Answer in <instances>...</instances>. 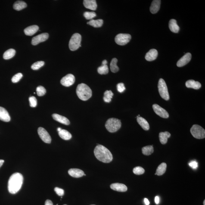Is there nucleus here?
Returning a JSON list of instances; mask_svg holds the SVG:
<instances>
[{"label":"nucleus","mask_w":205,"mask_h":205,"mask_svg":"<svg viewBox=\"0 0 205 205\" xmlns=\"http://www.w3.org/2000/svg\"><path fill=\"white\" fill-rule=\"evenodd\" d=\"M117 59L116 58L113 59L110 63L111 70L113 73H116L119 71V68L117 66Z\"/></svg>","instance_id":"obj_31"},{"label":"nucleus","mask_w":205,"mask_h":205,"mask_svg":"<svg viewBox=\"0 0 205 205\" xmlns=\"http://www.w3.org/2000/svg\"></svg>","instance_id":"obj_53"},{"label":"nucleus","mask_w":205,"mask_h":205,"mask_svg":"<svg viewBox=\"0 0 205 205\" xmlns=\"http://www.w3.org/2000/svg\"><path fill=\"white\" fill-rule=\"evenodd\" d=\"M107 60H104L102 62V65H107Z\"/></svg>","instance_id":"obj_47"},{"label":"nucleus","mask_w":205,"mask_h":205,"mask_svg":"<svg viewBox=\"0 0 205 205\" xmlns=\"http://www.w3.org/2000/svg\"><path fill=\"white\" fill-rule=\"evenodd\" d=\"M83 4L85 8L92 10L97 9V5L95 0H85Z\"/></svg>","instance_id":"obj_18"},{"label":"nucleus","mask_w":205,"mask_h":205,"mask_svg":"<svg viewBox=\"0 0 205 205\" xmlns=\"http://www.w3.org/2000/svg\"><path fill=\"white\" fill-rule=\"evenodd\" d=\"M161 4L160 0H154L152 2L150 7V11L153 14H155L160 10Z\"/></svg>","instance_id":"obj_21"},{"label":"nucleus","mask_w":205,"mask_h":205,"mask_svg":"<svg viewBox=\"0 0 205 205\" xmlns=\"http://www.w3.org/2000/svg\"><path fill=\"white\" fill-rule=\"evenodd\" d=\"M153 110L156 114L163 118H168L169 117L168 113L164 109L158 104H154L152 106Z\"/></svg>","instance_id":"obj_11"},{"label":"nucleus","mask_w":205,"mask_h":205,"mask_svg":"<svg viewBox=\"0 0 205 205\" xmlns=\"http://www.w3.org/2000/svg\"><path fill=\"white\" fill-rule=\"evenodd\" d=\"M167 165L165 163H163L159 165L156 170V174L158 175H163L166 172Z\"/></svg>","instance_id":"obj_30"},{"label":"nucleus","mask_w":205,"mask_h":205,"mask_svg":"<svg viewBox=\"0 0 205 205\" xmlns=\"http://www.w3.org/2000/svg\"><path fill=\"white\" fill-rule=\"evenodd\" d=\"M104 21L101 19L97 20H92L87 23V24L91 25L92 27L95 28L100 27L102 26Z\"/></svg>","instance_id":"obj_27"},{"label":"nucleus","mask_w":205,"mask_h":205,"mask_svg":"<svg viewBox=\"0 0 205 205\" xmlns=\"http://www.w3.org/2000/svg\"><path fill=\"white\" fill-rule=\"evenodd\" d=\"M48 33L41 34L32 38L31 43L32 45H36L40 43L45 42L48 39Z\"/></svg>","instance_id":"obj_12"},{"label":"nucleus","mask_w":205,"mask_h":205,"mask_svg":"<svg viewBox=\"0 0 205 205\" xmlns=\"http://www.w3.org/2000/svg\"><path fill=\"white\" fill-rule=\"evenodd\" d=\"M155 201L156 204H158L159 203V197L157 196V197H155Z\"/></svg>","instance_id":"obj_45"},{"label":"nucleus","mask_w":205,"mask_h":205,"mask_svg":"<svg viewBox=\"0 0 205 205\" xmlns=\"http://www.w3.org/2000/svg\"><path fill=\"white\" fill-rule=\"evenodd\" d=\"M0 120L5 122H9L10 120V117L8 111L2 107H0Z\"/></svg>","instance_id":"obj_19"},{"label":"nucleus","mask_w":205,"mask_h":205,"mask_svg":"<svg viewBox=\"0 0 205 205\" xmlns=\"http://www.w3.org/2000/svg\"><path fill=\"white\" fill-rule=\"evenodd\" d=\"M38 135L44 142L50 144L51 143V138L49 134L44 128L39 127L38 129Z\"/></svg>","instance_id":"obj_9"},{"label":"nucleus","mask_w":205,"mask_h":205,"mask_svg":"<svg viewBox=\"0 0 205 205\" xmlns=\"http://www.w3.org/2000/svg\"><path fill=\"white\" fill-rule=\"evenodd\" d=\"M94 154L98 160L104 163H109L113 159V155L108 149L101 145H98L95 147Z\"/></svg>","instance_id":"obj_2"},{"label":"nucleus","mask_w":205,"mask_h":205,"mask_svg":"<svg viewBox=\"0 0 205 205\" xmlns=\"http://www.w3.org/2000/svg\"><path fill=\"white\" fill-rule=\"evenodd\" d=\"M203 205H205V200H204V201H203Z\"/></svg>","instance_id":"obj_50"},{"label":"nucleus","mask_w":205,"mask_h":205,"mask_svg":"<svg viewBox=\"0 0 205 205\" xmlns=\"http://www.w3.org/2000/svg\"><path fill=\"white\" fill-rule=\"evenodd\" d=\"M98 72L100 75H106L108 73L109 69L108 66L107 65H102L99 67L98 69Z\"/></svg>","instance_id":"obj_34"},{"label":"nucleus","mask_w":205,"mask_h":205,"mask_svg":"<svg viewBox=\"0 0 205 205\" xmlns=\"http://www.w3.org/2000/svg\"><path fill=\"white\" fill-rule=\"evenodd\" d=\"M191 58V54L189 53H187L180 59L178 62L177 65L178 67H182L189 62Z\"/></svg>","instance_id":"obj_13"},{"label":"nucleus","mask_w":205,"mask_h":205,"mask_svg":"<svg viewBox=\"0 0 205 205\" xmlns=\"http://www.w3.org/2000/svg\"><path fill=\"white\" fill-rule=\"evenodd\" d=\"M75 81V76L71 74H69L62 78L60 81V83L63 86L69 87L73 85Z\"/></svg>","instance_id":"obj_10"},{"label":"nucleus","mask_w":205,"mask_h":205,"mask_svg":"<svg viewBox=\"0 0 205 205\" xmlns=\"http://www.w3.org/2000/svg\"><path fill=\"white\" fill-rule=\"evenodd\" d=\"M158 89L161 97L165 100H168L169 99V95L167 85L163 79H159Z\"/></svg>","instance_id":"obj_6"},{"label":"nucleus","mask_w":205,"mask_h":205,"mask_svg":"<svg viewBox=\"0 0 205 205\" xmlns=\"http://www.w3.org/2000/svg\"><path fill=\"white\" fill-rule=\"evenodd\" d=\"M158 53L157 50L151 49L147 53L145 56L146 59L148 61H152L157 59Z\"/></svg>","instance_id":"obj_16"},{"label":"nucleus","mask_w":205,"mask_h":205,"mask_svg":"<svg viewBox=\"0 0 205 205\" xmlns=\"http://www.w3.org/2000/svg\"><path fill=\"white\" fill-rule=\"evenodd\" d=\"M84 17L88 20H91L96 16V14L94 12H85L84 14Z\"/></svg>","instance_id":"obj_36"},{"label":"nucleus","mask_w":205,"mask_h":205,"mask_svg":"<svg viewBox=\"0 0 205 205\" xmlns=\"http://www.w3.org/2000/svg\"><path fill=\"white\" fill-rule=\"evenodd\" d=\"M66 205V204H64V205Z\"/></svg>","instance_id":"obj_52"},{"label":"nucleus","mask_w":205,"mask_h":205,"mask_svg":"<svg viewBox=\"0 0 205 205\" xmlns=\"http://www.w3.org/2000/svg\"><path fill=\"white\" fill-rule=\"evenodd\" d=\"M114 94L111 91H107L104 93V101L107 103H110L111 101Z\"/></svg>","instance_id":"obj_33"},{"label":"nucleus","mask_w":205,"mask_h":205,"mask_svg":"<svg viewBox=\"0 0 205 205\" xmlns=\"http://www.w3.org/2000/svg\"><path fill=\"white\" fill-rule=\"evenodd\" d=\"M121 127L120 120L114 118H111L107 120L105 123L106 129L108 132L114 133L117 132Z\"/></svg>","instance_id":"obj_4"},{"label":"nucleus","mask_w":205,"mask_h":205,"mask_svg":"<svg viewBox=\"0 0 205 205\" xmlns=\"http://www.w3.org/2000/svg\"><path fill=\"white\" fill-rule=\"evenodd\" d=\"M117 88L118 91L120 93L123 92L125 90L124 85L123 83L118 84L117 85Z\"/></svg>","instance_id":"obj_41"},{"label":"nucleus","mask_w":205,"mask_h":205,"mask_svg":"<svg viewBox=\"0 0 205 205\" xmlns=\"http://www.w3.org/2000/svg\"><path fill=\"white\" fill-rule=\"evenodd\" d=\"M4 160H0V168L2 166L3 164L4 163Z\"/></svg>","instance_id":"obj_48"},{"label":"nucleus","mask_w":205,"mask_h":205,"mask_svg":"<svg viewBox=\"0 0 205 205\" xmlns=\"http://www.w3.org/2000/svg\"><path fill=\"white\" fill-rule=\"evenodd\" d=\"M54 191L56 193L57 195L59 196H62L64 195V190L62 189L58 188V187H56L54 188Z\"/></svg>","instance_id":"obj_42"},{"label":"nucleus","mask_w":205,"mask_h":205,"mask_svg":"<svg viewBox=\"0 0 205 205\" xmlns=\"http://www.w3.org/2000/svg\"><path fill=\"white\" fill-rule=\"evenodd\" d=\"M142 153L144 155H149L153 152L154 150L152 146H148L143 147Z\"/></svg>","instance_id":"obj_32"},{"label":"nucleus","mask_w":205,"mask_h":205,"mask_svg":"<svg viewBox=\"0 0 205 205\" xmlns=\"http://www.w3.org/2000/svg\"><path fill=\"white\" fill-rule=\"evenodd\" d=\"M137 121L139 124L145 130H148L150 129L149 125L145 119L141 117H137Z\"/></svg>","instance_id":"obj_23"},{"label":"nucleus","mask_w":205,"mask_h":205,"mask_svg":"<svg viewBox=\"0 0 205 205\" xmlns=\"http://www.w3.org/2000/svg\"><path fill=\"white\" fill-rule=\"evenodd\" d=\"M45 64V62L43 61H40L36 62L31 66V68L33 70H37L42 67Z\"/></svg>","instance_id":"obj_35"},{"label":"nucleus","mask_w":205,"mask_h":205,"mask_svg":"<svg viewBox=\"0 0 205 205\" xmlns=\"http://www.w3.org/2000/svg\"><path fill=\"white\" fill-rule=\"evenodd\" d=\"M37 94L38 96H42L46 93V90L42 86H38L36 88Z\"/></svg>","instance_id":"obj_37"},{"label":"nucleus","mask_w":205,"mask_h":205,"mask_svg":"<svg viewBox=\"0 0 205 205\" xmlns=\"http://www.w3.org/2000/svg\"><path fill=\"white\" fill-rule=\"evenodd\" d=\"M27 7V4L26 3L23 1H16L14 3L13 7L14 10L17 11H20V10L26 8Z\"/></svg>","instance_id":"obj_26"},{"label":"nucleus","mask_w":205,"mask_h":205,"mask_svg":"<svg viewBox=\"0 0 205 205\" xmlns=\"http://www.w3.org/2000/svg\"><path fill=\"white\" fill-rule=\"evenodd\" d=\"M169 28L170 30L174 33H178L180 28L177 24V21L175 19H171L169 22Z\"/></svg>","instance_id":"obj_24"},{"label":"nucleus","mask_w":205,"mask_h":205,"mask_svg":"<svg viewBox=\"0 0 205 205\" xmlns=\"http://www.w3.org/2000/svg\"><path fill=\"white\" fill-rule=\"evenodd\" d=\"M111 189L119 192H125L127 190V187L124 184L120 183H114L110 185Z\"/></svg>","instance_id":"obj_15"},{"label":"nucleus","mask_w":205,"mask_h":205,"mask_svg":"<svg viewBox=\"0 0 205 205\" xmlns=\"http://www.w3.org/2000/svg\"><path fill=\"white\" fill-rule=\"evenodd\" d=\"M76 92L78 98L83 101L88 100L92 96V91L91 88L84 83H81L78 85Z\"/></svg>","instance_id":"obj_3"},{"label":"nucleus","mask_w":205,"mask_h":205,"mask_svg":"<svg viewBox=\"0 0 205 205\" xmlns=\"http://www.w3.org/2000/svg\"><path fill=\"white\" fill-rule=\"evenodd\" d=\"M16 53L15 50L13 49H10L7 50L4 53L3 58L5 60L9 59L12 58L15 55Z\"/></svg>","instance_id":"obj_29"},{"label":"nucleus","mask_w":205,"mask_h":205,"mask_svg":"<svg viewBox=\"0 0 205 205\" xmlns=\"http://www.w3.org/2000/svg\"><path fill=\"white\" fill-rule=\"evenodd\" d=\"M30 105L31 107H35L37 105V100L36 98L34 96H31L29 98Z\"/></svg>","instance_id":"obj_40"},{"label":"nucleus","mask_w":205,"mask_h":205,"mask_svg":"<svg viewBox=\"0 0 205 205\" xmlns=\"http://www.w3.org/2000/svg\"><path fill=\"white\" fill-rule=\"evenodd\" d=\"M23 177L21 174L16 172L10 176L8 182V188L10 194H16L21 188Z\"/></svg>","instance_id":"obj_1"},{"label":"nucleus","mask_w":205,"mask_h":205,"mask_svg":"<svg viewBox=\"0 0 205 205\" xmlns=\"http://www.w3.org/2000/svg\"><path fill=\"white\" fill-rule=\"evenodd\" d=\"M69 175L73 178H79L83 176L85 173L80 169L76 168L70 169L68 171Z\"/></svg>","instance_id":"obj_17"},{"label":"nucleus","mask_w":205,"mask_h":205,"mask_svg":"<svg viewBox=\"0 0 205 205\" xmlns=\"http://www.w3.org/2000/svg\"><path fill=\"white\" fill-rule=\"evenodd\" d=\"M52 117L54 120L63 124L69 125L70 124V121L67 118L61 116V115L57 114H54L52 115Z\"/></svg>","instance_id":"obj_14"},{"label":"nucleus","mask_w":205,"mask_h":205,"mask_svg":"<svg viewBox=\"0 0 205 205\" xmlns=\"http://www.w3.org/2000/svg\"><path fill=\"white\" fill-rule=\"evenodd\" d=\"M85 175H85H85H85Z\"/></svg>","instance_id":"obj_51"},{"label":"nucleus","mask_w":205,"mask_h":205,"mask_svg":"<svg viewBox=\"0 0 205 205\" xmlns=\"http://www.w3.org/2000/svg\"><path fill=\"white\" fill-rule=\"evenodd\" d=\"M171 136V134L168 132H160L159 133V139L162 144H165L167 143L168 138Z\"/></svg>","instance_id":"obj_25"},{"label":"nucleus","mask_w":205,"mask_h":205,"mask_svg":"<svg viewBox=\"0 0 205 205\" xmlns=\"http://www.w3.org/2000/svg\"><path fill=\"white\" fill-rule=\"evenodd\" d=\"M82 36L78 33H75L72 35L69 43V47L71 51H75L81 46Z\"/></svg>","instance_id":"obj_5"},{"label":"nucleus","mask_w":205,"mask_h":205,"mask_svg":"<svg viewBox=\"0 0 205 205\" xmlns=\"http://www.w3.org/2000/svg\"><path fill=\"white\" fill-rule=\"evenodd\" d=\"M45 205H53V204L51 200H48L45 201Z\"/></svg>","instance_id":"obj_44"},{"label":"nucleus","mask_w":205,"mask_h":205,"mask_svg":"<svg viewBox=\"0 0 205 205\" xmlns=\"http://www.w3.org/2000/svg\"><path fill=\"white\" fill-rule=\"evenodd\" d=\"M23 74L21 73H18L14 75L11 79L12 82L14 83H17L23 77Z\"/></svg>","instance_id":"obj_39"},{"label":"nucleus","mask_w":205,"mask_h":205,"mask_svg":"<svg viewBox=\"0 0 205 205\" xmlns=\"http://www.w3.org/2000/svg\"><path fill=\"white\" fill-rule=\"evenodd\" d=\"M190 132L194 138L202 139L205 138V130L201 126L198 125H194L192 127Z\"/></svg>","instance_id":"obj_7"},{"label":"nucleus","mask_w":205,"mask_h":205,"mask_svg":"<svg viewBox=\"0 0 205 205\" xmlns=\"http://www.w3.org/2000/svg\"><path fill=\"white\" fill-rule=\"evenodd\" d=\"M39 27L37 25H32L24 29V32L28 36H32L38 31Z\"/></svg>","instance_id":"obj_20"},{"label":"nucleus","mask_w":205,"mask_h":205,"mask_svg":"<svg viewBox=\"0 0 205 205\" xmlns=\"http://www.w3.org/2000/svg\"><path fill=\"white\" fill-rule=\"evenodd\" d=\"M62 129L60 128H58V129H57V130L58 131V132H60V131L62 130Z\"/></svg>","instance_id":"obj_49"},{"label":"nucleus","mask_w":205,"mask_h":205,"mask_svg":"<svg viewBox=\"0 0 205 205\" xmlns=\"http://www.w3.org/2000/svg\"><path fill=\"white\" fill-rule=\"evenodd\" d=\"M133 173L135 175H143L145 172V170L140 166L136 167L133 169Z\"/></svg>","instance_id":"obj_38"},{"label":"nucleus","mask_w":205,"mask_h":205,"mask_svg":"<svg viewBox=\"0 0 205 205\" xmlns=\"http://www.w3.org/2000/svg\"><path fill=\"white\" fill-rule=\"evenodd\" d=\"M144 203H145L146 205H149L150 204V202L149 201L148 199L145 198L144 200Z\"/></svg>","instance_id":"obj_46"},{"label":"nucleus","mask_w":205,"mask_h":205,"mask_svg":"<svg viewBox=\"0 0 205 205\" xmlns=\"http://www.w3.org/2000/svg\"><path fill=\"white\" fill-rule=\"evenodd\" d=\"M189 165L193 169H197L198 166V163L196 161H192L189 163Z\"/></svg>","instance_id":"obj_43"},{"label":"nucleus","mask_w":205,"mask_h":205,"mask_svg":"<svg viewBox=\"0 0 205 205\" xmlns=\"http://www.w3.org/2000/svg\"><path fill=\"white\" fill-rule=\"evenodd\" d=\"M59 135L62 139L65 140L70 139L72 138V135L70 132L66 130L62 129L59 132Z\"/></svg>","instance_id":"obj_28"},{"label":"nucleus","mask_w":205,"mask_h":205,"mask_svg":"<svg viewBox=\"0 0 205 205\" xmlns=\"http://www.w3.org/2000/svg\"><path fill=\"white\" fill-rule=\"evenodd\" d=\"M186 86L188 88L197 90L201 88V85L200 82H195L194 80H189L186 82Z\"/></svg>","instance_id":"obj_22"},{"label":"nucleus","mask_w":205,"mask_h":205,"mask_svg":"<svg viewBox=\"0 0 205 205\" xmlns=\"http://www.w3.org/2000/svg\"><path fill=\"white\" fill-rule=\"evenodd\" d=\"M131 39V36L129 34H120L116 35L115 42L118 45H124L127 44Z\"/></svg>","instance_id":"obj_8"}]
</instances>
